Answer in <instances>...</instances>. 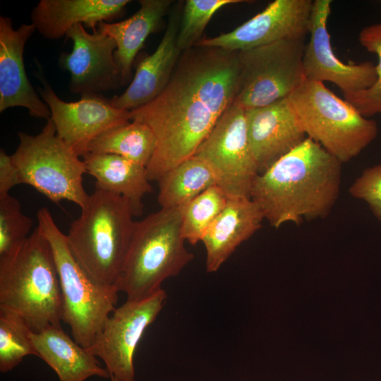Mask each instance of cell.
Wrapping results in <instances>:
<instances>
[{
  "label": "cell",
  "mask_w": 381,
  "mask_h": 381,
  "mask_svg": "<svg viewBox=\"0 0 381 381\" xmlns=\"http://www.w3.org/2000/svg\"><path fill=\"white\" fill-rule=\"evenodd\" d=\"M161 208H181L208 188L217 185L210 167L193 155L179 164L158 181Z\"/></svg>",
  "instance_id": "cb8c5ba5"
},
{
  "label": "cell",
  "mask_w": 381,
  "mask_h": 381,
  "mask_svg": "<svg viewBox=\"0 0 381 381\" xmlns=\"http://www.w3.org/2000/svg\"><path fill=\"white\" fill-rule=\"evenodd\" d=\"M243 0H187L185 2L177 33L176 43L183 52L200 41L205 28L214 14L229 4Z\"/></svg>",
  "instance_id": "83f0119b"
},
{
  "label": "cell",
  "mask_w": 381,
  "mask_h": 381,
  "mask_svg": "<svg viewBox=\"0 0 381 381\" xmlns=\"http://www.w3.org/2000/svg\"><path fill=\"white\" fill-rule=\"evenodd\" d=\"M238 78V52L195 45L181 53L164 90L130 111V121L146 124L156 138L150 181L194 155L234 103Z\"/></svg>",
  "instance_id": "6da1fadb"
},
{
  "label": "cell",
  "mask_w": 381,
  "mask_h": 381,
  "mask_svg": "<svg viewBox=\"0 0 381 381\" xmlns=\"http://www.w3.org/2000/svg\"><path fill=\"white\" fill-rule=\"evenodd\" d=\"M35 30L32 23L13 29L9 17L0 16V112L20 107L31 116L48 120L51 111L30 82L23 61L25 44Z\"/></svg>",
  "instance_id": "2e32d148"
},
{
  "label": "cell",
  "mask_w": 381,
  "mask_h": 381,
  "mask_svg": "<svg viewBox=\"0 0 381 381\" xmlns=\"http://www.w3.org/2000/svg\"><path fill=\"white\" fill-rule=\"evenodd\" d=\"M36 75L42 83L38 93L51 111L57 135L80 157L97 136L130 121V111L116 108L110 99L92 94L83 95L76 102H65L55 93L41 71Z\"/></svg>",
  "instance_id": "7c38bea8"
},
{
  "label": "cell",
  "mask_w": 381,
  "mask_h": 381,
  "mask_svg": "<svg viewBox=\"0 0 381 381\" xmlns=\"http://www.w3.org/2000/svg\"><path fill=\"white\" fill-rule=\"evenodd\" d=\"M305 40L285 39L238 52V85L234 103L247 111L293 93L306 80Z\"/></svg>",
  "instance_id": "9c48e42d"
},
{
  "label": "cell",
  "mask_w": 381,
  "mask_h": 381,
  "mask_svg": "<svg viewBox=\"0 0 381 381\" xmlns=\"http://www.w3.org/2000/svg\"><path fill=\"white\" fill-rule=\"evenodd\" d=\"M180 14L179 10L171 13L155 51L140 61L126 90L110 99L114 107L131 111L151 102L164 90L182 53L176 43Z\"/></svg>",
  "instance_id": "ac0fdd59"
},
{
  "label": "cell",
  "mask_w": 381,
  "mask_h": 381,
  "mask_svg": "<svg viewBox=\"0 0 381 381\" xmlns=\"http://www.w3.org/2000/svg\"><path fill=\"white\" fill-rule=\"evenodd\" d=\"M194 155L212 171L229 198H250L258 175L247 133L246 110L233 103L221 116Z\"/></svg>",
  "instance_id": "30bf717a"
},
{
  "label": "cell",
  "mask_w": 381,
  "mask_h": 381,
  "mask_svg": "<svg viewBox=\"0 0 381 381\" xmlns=\"http://www.w3.org/2000/svg\"><path fill=\"white\" fill-rule=\"evenodd\" d=\"M86 174L96 180L95 188L127 199L134 215L143 212V198L152 192L147 168L123 157L111 154L83 155Z\"/></svg>",
  "instance_id": "603a6c76"
},
{
  "label": "cell",
  "mask_w": 381,
  "mask_h": 381,
  "mask_svg": "<svg viewBox=\"0 0 381 381\" xmlns=\"http://www.w3.org/2000/svg\"><path fill=\"white\" fill-rule=\"evenodd\" d=\"M37 218V226L51 246L56 267L62 298V321L69 326L73 339L89 349L115 310L119 291L115 285L97 282L83 268L49 209L40 208Z\"/></svg>",
  "instance_id": "8992f818"
},
{
  "label": "cell",
  "mask_w": 381,
  "mask_h": 381,
  "mask_svg": "<svg viewBox=\"0 0 381 381\" xmlns=\"http://www.w3.org/2000/svg\"><path fill=\"white\" fill-rule=\"evenodd\" d=\"M163 289L140 300H127L111 313L88 349L119 381H135L134 356L146 329L163 309Z\"/></svg>",
  "instance_id": "8fae6325"
},
{
  "label": "cell",
  "mask_w": 381,
  "mask_h": 381,
  "mask_svg": "<svg viewBox=\"0 0 381 381\" xmlns=\"http://www.w3.org/2000/svg\"><path fill=\"white\" fill-rule=\"evenodd\" d=\"M156 143L155 135L148 126L130 121L97 136L88 145L85 155H116L147 167Z\"/></svg>",
  "instance_id": "d4e9b609"
},
{
  "label": "cell",
  "mask_w": 381,
  "mask_h": 381,
  "mask_svg": "<svg viewBox=\"0 0 381 381\" xmlns=\"http://www.w3.org/2000/svg\"><path fill=\"white\" fill-rule=\"evenodd\" d=\"M287 98L308 138L341 163L356 157L378 134L375 120L361 115L323 83L306 79Z\"/></svg>",
  "instance_id": "52a82bcc"
},
{
  "label": "cell",
  "mask_w": 381,
  "mask_h": 381,
  "mask_svg": "<svg viewBox=\"0 0 381 381\" xmlns=\"http://www.w3.org/2000/svg\"><path fill=\"white\" fill-rule=\"evenodd\" d=\"M23 184L19 170L12 156L0 150V196L9 194L13 187Z\"/></svg>",
  "instance_id": "1f68e13d"
},
{
  "label": "cell",
  "mask_w": 381,
  "mask_h": 381,
  "mask_svg": "<svg viewBox=\"0 0 381 381\" xmlns=\"http://www.w3.org/2000/svg\"><path fill=\"white\" fill-rule=\"evenodd\" d=\"M19 144L11 155L23 184L32 186L52 202L66 200L83 209L90 195L83 187L85 164L57 135L52 119L37 135L18 132Z\"/></svg>",
  "instance_id": "ba28073f"
},
{
  "label": "cell",
  "mask_w": 381,
  "mask_h": 381,
  "mask_svg": "<svg viewBox=\"0 0 381 381\" xmlns=\"http://www.w3.org/2000/svg\"><path fill=\"white\" fill-rule=\"evenodd\" d=\"M247 133L258 174L306 138L288 98L246 111Z\"/></svg>",
  "instance_id": "e0dca14e"
},
{
  "label": "cell",
  "mask_w": 381,
  "mask_h": 381,
  "mask_svg": "<svg viewBox=\"0 0 381 381\" xmlns=\"http://www.w3.org/2000/svg\"><path fill=\"white\" fill-rule=\"evenodd\" d=\"M66 36L73 41V48L61 54L59 64L70 74L72 93L98 94L123 85L114 55L116 44L111 37L98 30L90 33L81 24Z\"/></svg>",
  "instance_id": "9a60e30c"
},
{
  "label": "cell",
  "mask_w": 381,
  "mask_h": 381,
  "mask_svg": "<svg viewBox=\"0 0 381 381\" xmlns=\"http://www.w3.org/2000/svg\"><path fill=\"white\" fill-rule=\"evenodd\" d=\"M32 329L18 314L0 308V372L13 370L28 356H36Z\"/></svg>",
  "instance_id": "4316f807"
},
{
  "label": "cell",
  "mask_w": 381,
  "mask_h": 381,
  "mask_svg": "<svg viewBox=\"0 0 381 381\" xmlns=\"http://www.w3.org/2000/svg\"><path fill=\"white\" fill-rule=\"evenodd\" d=\"M140 8L124 20L102 22L98 30L111 37L116 44L114 55L123 85L128 83L132 66L147 37L157 30L167 13L171 0H140Z\"/></svg>",
  "instance_id": "7402d4cb"
},
{
  "label": "cell",
  "mask_w": 381,
  "mask_h": 381,
  "mask_svg": "<svg viewBox=\"0 0 381 381\" xmlns=\"http://www.w3.org/2000/svg\"><path fill=\"white\" fill-rule=\"evenodd\" d=\"M341 164L307 137L256 176L250 199L275 228L325 217L339 198Z\"/></svg>",
  "instance_id": "7a4b0ae2"
},
{
  "label": "cell",
  "mask_w": 381,
  "mask_h": 381,
  "mask_svg": "<svg viewBox=\"0 0 381 381\" xmlns=\"http://www.w3.org/2000/svg\"><path fill=\"white\" fill-rule=\"evenodd\" d=\"M358 40L368 52L378 58L376 65L377 81L369 89L354 94L344 95V97L363 116L368 118L381 114V20L365 26L359 33Z\"/></svg>",
  "instance_id": "f1b7e54d"
},
{
  "label": "cell",
  "mask_w": 381,
  "mask_h": 381,
  "mask_svg": "<svg viewBox=\"0 0 381 381\" xmlns=\"http://www.w3.org/2000/svg\"><path fill=\"white\" fill-rule=\"evenodd\" d=\"M110 381H119L116 377L110 376Z\"/></svg>",
  "instance_id": "d6a6232c"
},
{
  "label": "cell",
  "mask_w": 381,
  "mask_h": 381,
  "mask_svg": "<svg viewBox=\"0 0 381 381\" xmlns=\"http://www.w3.org/2000/svg\"><path fill=\"white\" fill-rule=\"evenodd\" d=\"M228 199L223 190L214 185L181 207V232L185 241L192 245L201 242Z\"/></svg>",
  "instance_id": "484cf974"
},
{
  "label": "cell",
  "mask_w": 381,
  "mask_h": 381,
  "mask_svg": "<svg viewBox=\"0 0 381 381\" xmlns=\"http://www.w3.org/2000/svg\"><path fill=\"white\" fill-rule=\"evenodd\" d=\"M354 198L368 203L381 222V164L365 169L349 190Z\"/></svg>",
  "instance_id": "4dcf8cb0"
},
{
  "label": "cell",
  "mask_w": 381,
  "mask_h": 381,
  "mask_svg": "<svg viewBox=\"0 0 381 381\" xmlns=\"http://www.w3.org/2000/svg\"><path fill=\"white\" fill-rule=\"evenodd\" d=\"M33 221L9 194L0 196V257L19 246L29 236Z\"/></svg>",
  "instance_id": "f546056e"
},
{
  "label": "cell",
  "mask_w": 381,
  "mask_h": 381,
  "mask_svg": "<svg viewBox=\"0 0 381 381\" xmlns=\"http://www.w3.org/2000/svg\"><path fill=\"white\" fill-rule=\"evenodd\" d=\"M0 308L20 315L32 332L61 327L62 298L51 246L37 226L0 257Z\"/></svg>",
  "instance_id": "3957f363"
},
{
  "label": "cell",
  "mask_w": 381,
  "mask_h": 381,
  "mask_svg": "<svg viewBox=\"0 0 381 381\" xmlns=\"http://www.w3.org/2000/svg\"><path fill=\"white\" fill-rule=\"evenodd\" d=\"M129 0H40L30 18L44 38L59 40L73 26L81 24L96 31L102 22L119 17Z\"/></svg>",
  "instance_id": "ffe728a7"
},
{
  "label": "cell",
  "mask_w": 381,
  "mask_h": 381,
  "mask_svg": "<svg viewBox=\"0 0 381 381\" xmlns=\"http://www.w3.org/2000/svg\"><path fill=\"white\" fill-rule=\"evenodd\" d=\"M262 219V211L250 198H229L201 241L205 248L207 272L218 271L235 250L260 228Z\"/></svg>",
  "instance_id": "d6986e66"
},
{
  "label": "cell",
  "mask_w": 381,
  "mask_h": 381,
  "mask_svg": "<svg viewBox=\"0 0 381 381\" xmlns=\"http://www.w3.org/2000/svg\"><path fill=\"white\" fill-rule=\"evenodd\" d=\"M312 0H275L236 29L195 45L241 52L289 38L306 39Z\"/></svg>",
  "instance_id": "5bb4252c"
},
{
  "label": "cell",
  "mask_w": 381,
  "mask_h": 381,
  "mask_svg": "<svg viewBox=\"0 0 381 381\" xmlns=\"http://www.w3.org/2000/svg\"><path fill=\"white\" fill-rule=\"evenodd\" d=\"M181 209L161 208L135 222L116 286L127 300L145 298L168 278L177 276L193 259L185 246Z\"/></svg>",
  "instance_id": "5b68a950"
},
{
  "label": "cell",
  "mask_w": 381,
  "mask_h": 381,
  "mask_svg": "<svg viewBox=\"0 0 381 381\" xmlns=\"http://www.w3.org/2000/svg\"><path fill=\"white\" fill-rule=\"evenodd\" d=\"M331 0H315L309 24L310 40L306 44L303 66L306 80L335 84L344 95L370 88L377 81L376 66L370 61L345 64L331 45L327 21Z\"/></svg>",
  "instance_id": "4fadbf2b"
},
{
  "label": "cell",
  "mask_w": 381,
  "mask_h": 381,
  "mask_svg": "<svg viewBox=\"0 0 381 381\" xmlns=\"http://www.w3.org/2000/svg\"><path fill=\"white\" fill-rule=\"evenodd\" d=\"M30 338L37 357L55 372L59 381H85L95 376L110 378L97 357L71 339L61 327L32 331Z\"/></svg>",
  "instance_id": "44dd1931"
},
{
  "label": "cell",
  "mask_w": 381,
  "mask_h": 381,
  "mask_svg": "<svg viewBox=\"0 0 381 381\" xmlns=\"http://www.w3.org/2000/svg\"><path fill=\"white\" fill-rule=\"evenodd\" d=\"M130 202L95 188L87 205L66 235L68 247L95 281L116 286L131 239L135 222Z\"/></svg>",
  "instance_id": "277c9868"
}]
</instances>
